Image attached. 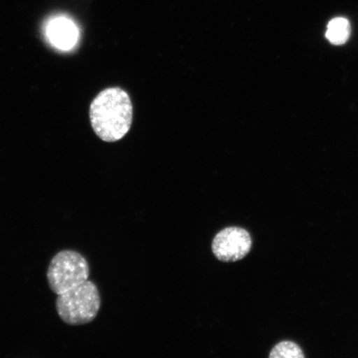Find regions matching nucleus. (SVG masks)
I'll return each mask as SVG.
<instances>
[{"instance_id":"obj_1","label":"nucleus","mask_w":358,"mask_h":358,"mask_svg":"<svg viewBox=\"0 0 358 358\" xmlns=\"http://www.w3.org/2000/svg\"><path fill=\"white\" fill-rule=\"evenodd\" d=\"M133 109L131 99L122 89L108 88L92 103L90 119L94 131L102 141L115 142L131 129Z\"/></svg>"},{"instance_id":"obj_7","label":"nucleus","mask_w":358,"mask_h":358,"mask_svg":"<svg viewBox=\"0 0 358 358\" xmlns=\"http://www.w3.org/2000/svg\"><path fill=\"white\" fill-rule=\"evenodd\" d=\"M271 358H303L304 355L301 347L291 341L281 342L272 349Z\"/></svg>"},{"instance_id":"obj_2","label":"nucleus","mask_w":358,"mask_h":358,"mask_svg":"<svg viewBox=\"0 0 358 358\" xmlns=\"http://www.w3.org/2000/svg\"><path fill=\"white\" fill-rule=\"evenodd\" d=\"M100 308V292L91 280L58 295L56 302L58 315L69 325L91 323L96 319Z\"/></svg>"},{"instance_id":"obj_4","label":"nucleus","mask_w":358,"mask_h":358,"mask_svg":"<svg viewBox=\"0 0 358 358\" xmlns=\"http://www.w3.org/2000/svg\"><path fill=\"white\" fill-rule=\"evenodd\" d=\"M252 248V239L243 227L224 228L215 236L212 250L215 257L222 262H236L248 256Z\"/></svg>"},{"instance_id":"obj_6","label":"nucleus","mask_w":358,"mask_h":358,"mask_svg":"<svg viewBox=\"0 0 358 358\" xmlns=\"http://www.w3.org/2000/svg\"><path fill=\"white\" fill-rule=\"evenodd\" d=\"M351 35V24L345 17H335L327 27L326 38L331 43L343 45Z\"/></svg>"},{"instance_id":"obj_5","label":"nucleus","mask_w":358,"mask_h":358,"mask_svg":"<svg viewBox=\"0 0 358 358\" xmlns=\"http://www.w3.org/2000/svg\"><path fill=\"white\" fill-rule=\"evenodd\" d=\"M46 35L52 46L62 51H69L78 41L79 30L73 20L61 16L48 22Z\"/></svg>"},{"instance_id":"obj_3","label":"nucleus","mask_w":358,"mask_h":358,"mask_svg":"<svg viewBox=\"0 0 358 358\" xmlns=\"http://www.w3.org/2000/svg\"><path fill=\"white\" fill-rule=\"evenodd\" d=\"M87 259L74 250H62L52 259L48 268V281L52 292L59 295L88 280Z\"/></svg>"}]
</instances>
